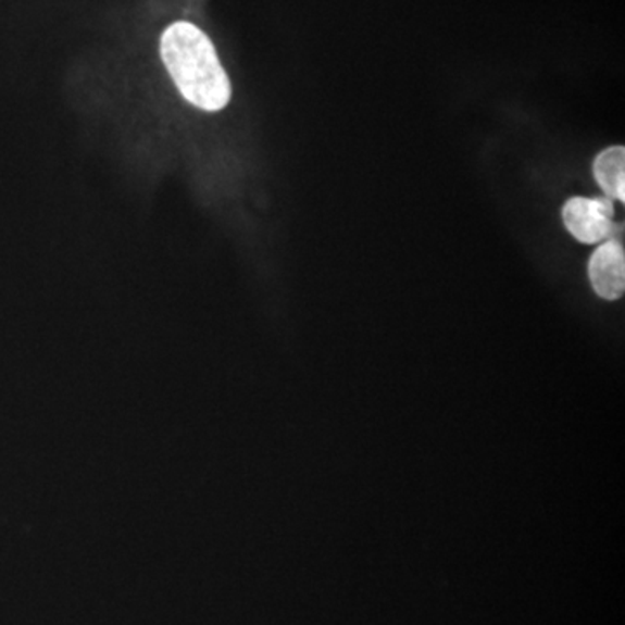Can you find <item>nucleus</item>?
I'll return each instance as SVG.
<instances>
[{"mask_svg": "<svg viewBox=\"0 0 625 625\" xmlns=\"http://www.w3.org/2000/svg\"><path fill=\"white\" fill-rule=\"evenodd\" d=\"M160 54L186 101L220 112L232 100V84L208 35L191 23H174L160 40Z\"/></svg>", "mask_w": 625, "mask_h": 625, "instance_id": "nucleus-1", "label": "nucleus"}, {"mask_svg": "<svg viewBox=\"0 0 625 625\" xmlns=\"http://www.w3.org/2000/svg\"><path fill=\"white\" fill-rule=\"evenodd\" d=\"M563 223L570 235L583 243H598L609 240L615 234L613 223L612 199L607 195L601 199H587V197H574L563 208Z\"/></svg>", "mask_w": 625, "mask_h": 625, "instance_id": "nucleus-2", "label": "nucleus"}, {"mask_svg": "<svg viewBox=\"0 0 625 625\" xmlns=\"http://www.w3.org/2000/svg\"><path fill=\"white\" fill-rule=\"evenodd\" d=\"M589 280L592 289L607 301H617L625 290L624 247L615 240H607L589 259Z\"/></svg>", "mask_w": 625, "mask_h": 625, "instance_id": "nucleus-3", "label": "nucleus"}, {"mask_svg": "<svg viewBox=\"0 0 625 625\" xmlns=\"http://www.w3.org/2000/svg\"><path fill=\"white\" fill-rule=\"evenodd\" d=\"M596 182L609 199L625 200V150L612 147L601 151L592 165Z\"/></svg>", "mask_w": 625, "mask_h": 625, "instance_id": "nucleus-4", "label": "nucleus"}]
</instances>
